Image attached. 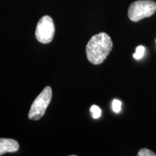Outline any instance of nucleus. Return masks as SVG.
I'll return each mask as SVG.
<instances>
[{"mask_svg": "<svg viewBox=\"0 0 156 156\" xmlns=\"http://www.w3.org/2000/svg\"><path fill=\"white\" fill-rule=\"evenodd\" d=\"M113 43L106 33H100L90 39L86 46V55L88 61L95 65L102 64L110 52Z\"/></svg>", "mask_w": 156, "mask_h": 156, "instance_id": "nucleus-1", "label": "nucleus"}, {"mask_svg": "<svg viewBox=\"0 0 156 156\" xmlns=\"http://www.w3.org/2000/svg\"><path fill=\"white\" fill-rule=\"evenodd\" d=\"M156 11V2L151 0H139L130 5L128 17L130 20L138 22L153 15Z\"/></svg>", "mask_w": 156, "mask_h": 156, "instance_id": "nucleus-2", "label": "nucleus"}, {"mask_svg": "<svg viewBox=\"0 0 156 156\" xmlns=\"http://www.w3.org/2000/svg\"><path fill=\"white\" fill-rule=\"evenodd\" d=\"M52 98V90L50 86H46L39 94L31 105L28 118L30 120L37 121L41 119L45 114L46 108L50 104Z\"/></svg>", "mask_w": 156, "mask_h": 156, "instance_id": "nucleus-3", "label": "nucleus"}, {"mask_svg": "<svg viewBox=\"0 0 156 156\" xmlns=\"http://www.w3.org/2000/svg\"><path fill=\"white\" fill-rule=\"evenodd\" d=\"M55 34V25L53 19L48 15L42 17L38 21L36 29V38L41 44H49Z\"/></svg>", "mask_w": 156, "mask_h": 156, "instance_id": "nucleus-4", "label": "nucleus"}, {"mask_svg": "<svg viewBox=\"0 0 156 156\" xmlns=\"http://www.w3.org/2000/svg\"><path fill=\"white\" fill-rule=\"evenodd\" d=\"M19 149V144L12 139L0 138V155L6 153H15Z\"/></svg>", "mask_w": 156, "mask_h": 156, "instance_id": "nucleus-5", "label": "nucleus"}, {"mask_svg": "<svg viewBox=\"0 0 156 156\" xmlns=\"http://www.w3.org/2000/svg\"><path fill=\"white\" fill-rule=\"evenodd\" d=\"M145 48L143 46H139L136 48L135 53L133 54V57L136 60L141 59L143 57L144 54H145Z\"/></svg>", "mask_w": 156, "mask_h": 156, "instance_id": "nucleus-6", "label": "nucleus"}, {"mask_svg": "<svg viewBox=\"0 0 156 156\" xmlns=\"http://www.w3.org/2000/svg\"><path fill=\"white\" fill-rule=\"evenodd\" d=\"M90 112L92 114L93 118L95 119H98L101 116V113H102L101 112V108L98 106H95V105H93V106H91Z\"/></svg>", "mask_w": 156, "mask_h": 156, "instance_id": "nucleus-7", "label": "nucleus"}, {"mask_svg": "<svg viewBox=\"0 0 156 156\" xmlns=\"http://www.w3.org/2000/svg\"><path fill=\"white\" fill-rule=\"evenodd\" d=\"M138 156H156V154L147 148H142L137 153Z\"/></svg>", "mask_w": 156, "mask_h": 156, "instance_id": "nucleus-8", "label": "nucleus"}, {"mask_svg": "<svg viewBox=\"0 0 156 156\" xmlns=\"http://www.w3.org/2000/svg\"><path fill=\"white\" fill-rule=\"evenodd\" d=\"M112 108L115 113L120 112L121 108H122V102L120 101L114 99L112 103Z\"/></svg>", "mask_w": 156, "mask_h": 156, "instance_id": "nucleus-9", "label": "nucleus"}]
</instances>
